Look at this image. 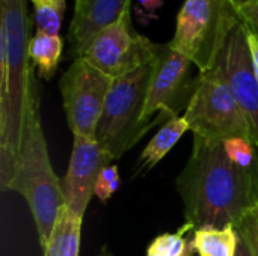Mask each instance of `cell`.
Listing matches in <instances>:
<instances>
[{"label": "cell", "mask_w": 258, "mask_h": 256, "mask_svg": "<svg viewBox=\"0 0 258 256\" xmlns=\"http://www.w3.org/2000/svg\"><path fill=\"white\" fill-rule=\"evenodd\" d=\"M242 21L230 0H184L168 44L206 72L218 65L228 36Z\"/></svg>", "instance_id": "obj_4"}, {"label": "cell", "mask_w": 258, "mask_h": 256, "mask_svg": "<svg viewBox=\"0 0 258 256\" xmlns=\"http://www.w3.org/2000/svg\"><path fill=\"white\" fill-rule=\"evenodd\" d=\"M239 14L242 17V20L255 32L258 33V0H255L254 3L239 9Z\"/></svg>", "instance_id": "obj_22"}, {"label": "cell", "mask_w": 258, "mask_h": 256, "mask_svg": "<svg viewBox=\"0 0 258 256\" xmlns=\"http://www.w3.org/2000/svg\"><path fill=\"white\" fill-rule=\"evenodd\" d=\"M248 44H249V50H251V59H252L254 72H255V77H257L258 81V33H255L249 26H248Z\"/></svg>", "instance_id": "obj_23"}, {"label": "cell", "mask_w": 258, "mask_h": 256, "mask_svg": "<svg viewBox=\"0 0 258 256\" xmlns=\"http://www.w3.org/2000/svg\"><path fill=\"white\" fill-rule=\"evenodd\" d=\"M183 116L194 136L218 142L231 137L251 140L249 125L219 62L212 69L198 72Z\"/></svg>", "instance_id": "obj_6"}, {"label": "cell", "mask_w": 258, "mask_h": 256, "mask_svg": "<svg viewBox=\"0 0 258 256\" xmlns=\"http://www.w3.org/2000/svg\"><path fill=\"white\" fill-rule=\"evenodd\" d=\"M63 50V41L59 35H48L36 30L29 42V56L38 71V77L50 80L59 66Z\"/></svg>", "instance_id": "obj_16"}, {"label": "cell", "mask_w": 258, "mask_h": 256, "mask_svg": "<svg viewBox=\"0 0 258 256\" xmlns=\"http://www.w3.org/2000/svg\"><path fill=\"white\" fill-rule=\"evenodd\" d=\"M9 190L18 193L27 202L39 244L44 249L65 207V199L62 181L56 177L48 157L39 113V92L33 97L27 112L23 142Z\"/></svg>", "instance_id": "obj_3"}, {"label": "cell", "mask_w": 258, "mask_h": 256, "mask_svg": "<svg viewBox=\"0 0 258 256\" xmlns=\"http://www.w3.org/2000/svg\"><path fill=\"white\" fill-rule=\"evenodd\" d=\"M240 237V235H239ZM236 256H254L252 250L249 249L248 243L240 237V241H239V249H237V255Z\"/></svg>", "instance_id": "obj_25"}, {"label": "cell", "mask_w": 258, "mask_h": 256, "mask_svg": "<svg viewBox=\"0 0 258 256\" xmlns=\"http://www.w3.org/2000/svg\"><path fill=\"white\" fill-rule=\"evenodd\" d=\"M100 256H101V255H100Z\"/></svg>", "instance_id": "obj_30"}, {"label": "cell", "mask_w": 258, "mask_h": 256, "mask_svg": "<svg viewBox=\"0 0 258 256\" xmlns=\"http://www.w3.org/2000/svg\"><path fill=\"white\" fill-rule=\"evenodd\" d=\"M194 63L181 53L172 50L169 44H162L154 62V69L148 88L142 124L148 127L150 118L162 112L168 119L178 116L177 109L187 92L192 94L195 80H190Z\"/></svg>", "instance_id": "obj_9"}, {"label": "cell", "mask_w": 258, "mask_h": 256, "mask_svg": "<svg viewBox=\"0 0 258 256\" xmlns=\"http://www.w3.org/2000/svg\"><path fill=\"white\" fill-rule=\"evenodd\" d=\"M138 2L145 12V20L156 18L157 9H160L163 6V0H138Z\"/></svg>", "instance_id": "obj_24"}, {"label": "cell", "mask_w": 258, "mask_h": 256, "mask_svg": "<svg viewBox=\"0 0 258 256\" xmlns=\"http://www.w3.org/2000/svg\"><path fill=\"white\" fill-rule=\"evenodd\" d=\"M224 149L228 158L243 167V169H254L257 163V148L249 139L245 137H231L224 140Z\"/></svg>", "instance_id": "obj_19"}, {"label": "cell", "mask_w": 258, "mask_h": 256, "mask_svg": "<svg viewBox=\"0 0 258 256\" xmlns=\"http://www.w3.org/2000/svg\"><path fill=\"white\" fill-rule=\"evenodd\" d=\"M73 151L67 174L62 180L65 208L83 217L94 196V187L101 170L113 161V157L89 137H73Z\"/></svg>", "instance_id": "obj_11"}, {"label": "cell", "mask_w": 258, "mask_h": 256, "mask_svg": "<svg viewBox=\"0 0 258 256\" xmlns=\"http://www.w3.org/2000/svg\"><path fill=\"white\" fill-rule=\"evenodd\" d=\"M187 130L190 128L184 116H174L168 119L142 149L136 167V175L153 170L165 158V155L177 145V142L184 136Z\"/></svg>", "instance_id": "obj_13"}, {"label": "cell", "mask_w": 258, "mask_h": 256, "mask_svg": "<svg viewBox=\"0 0 258 256\" xmlns=\"http://www.w3.org/2000/svg\"><path fill=\"white\" fill-rule=\"evenodd\" d=\"M160 45L135 30L128 11L89 42L82 59L107 77L118 78L153 62Z\"/></svg>", "instance_id": "obj_8"}, {"label": "cell", "mask_w": 258, "mask_h": 256, "mask_svg": "<svg viewBox=\"0 0 258 256\" xmlns=\"http://www.w3.org/2000/svg\"><path fill=\"white\" fill-rule=\"evenodd\" d=\"M189 240L194 253L198 256H236L239 249V232L234 226H204L192 232Z\"/></svg>", "instance_id": "obj_14"}, {"label": "cell", "mask_w": 258, "mask_h": 256, "mask_svg": "<svg viewBox=\"0 0 258 256\" xmlns=\"http://www.w3.org/2000/svg\"><path fill=\"white\" fill-rule=\"evenodd\" d=\"M82 225L83 217L73 214L63 207L51 237L44 247V256H79Z\"/></svg>", "instance_id": "obj_15"}, {"label": "cell", "mask_w": 258, "mask_h": 256, "mask_svg": "<svg viewBox=\"0 0 258 256\" xmlns=\"http://www.w3.org/2000/svg\"><path fill=\"white\" fill-rule=\"evenodd\" d=\"M113 78L85 59H74L59 81L63 110L73 137L95 139V131Z\"/></svg>", "instance_id": "obj_7"}, {"label": "cell", "mask_w": 258, "mask_h": 256, "mask_svg": "<svg viewBox=\"0 0 258 256\" xmlns=\"http://www.w3.org/2000/svg\"><path fill=\"white\" fill-rule=\"evenodd\" d=\"M119 170L116 164H109L106 166L101 174L98 175V180L95 183L94 187V196H97V199L103 204H106L112 195L118 190L119 187Z\"/></svg>", "instance_id": "obj_20"}, {"label": "cell", "mask_w": 258, "mask_h": 256, "mask_svg": "<svg viewBox=\"0 0 258 256\" xmlns=\"http://www.w3.org/2000/svg\"><path fill=\"white\" fill-rule=\"evenodd\" d=\"M0 190L8 192L38 83L29 56L30 18L26 0H0Z\"/></svg>", "instance_id": "obj_2"}, {"label": "cell", "mask_w": 258, "mask_h": 256, "mask_svg": "<svg viewBox=\"0 0 258 256\" xmlns=\"http://www.w3.org/2000/svg\"><path fill=\"white\" fill-rule=\"evenodd\" d=\"M233 5H234V8L239 11V9H242V8H245V6H248V5H251V3H254L255 0H230Z\"/></svg>", "instance_id": "obj_26"}, {"label": "cell", "mask_w": 258, "mask_h": 256, "mask_svg": "<svg viewBox=\"0 0 258 256\" xmlns=\"http://www.w3.org/2000/svg\"><path fill=\"white\" fill-rule=\"evenodd\" d=\"M132 8V0H76L68 29V56L79 59L89 42L106 27L116 23Z\"/></svg>", "instance_id": "obj_12"}, {"label": "cell", "mask_w": 258, "mask_h": 256, "mask_svg": "<svg viewBox=\"0 0 258 256\" xmlns=\"http://www.w3.org/2000/svg\"><path fill=\"white\" fill-rule=\"evenodd\" d=\"M154 62L156 59L112 81L95 139L113 160L121 158L148 130L142 124V113Z\"/></svg>", "instance_id": "obj_5"}, {"label": "cell", "mask_w": 258, "mask_h": 256, "mask_svg": "<svg viewBox=\"0 0 258 256\" xmlns=\"http://www.w3.org/2000/svg\"><path fill=\"white\" fill-rule=\"evenodd\" d=\"M254 175H255V186H257V193H258V149H257V163L254 166Z\"/></svg>", "instance_id": "obj_27"}, {"label": "cell", "mask_w": 258, "mask_h": 256, "mask_svg": "<svg viewBox=\"0 0 258 256\" xmlns=\"http://www.w3.org/2000/svg\"><path fill=\"white\" fill-rule=\"evenodd\" d=\"M236 231L248 243L254 256H258V201L240 219Z\"/></svg>", "instance_id": "obj_21"}, {"label": "cell", "mask_w": 258, "mask_h": 256, "mask_svg": "<svg viewBox=\"0 0 258 256\" xmlns=\"http://www.w3.org/2000/svg\"><path fill=\"white\" fill-rule=\"evenodd\" d=\"M219 63L249 125L251 142L258 149V81L252 66L248 26L245 21L239 23L228 36Z\"/></svg>", "instance_id": "obj_10"}, {"label": "cell", "mask_w": 258, "mask_h": 256, "mask_svg": "<svg viewBox=\"0 0 258 256\" xmlns=\"http://www.w3.org/2000/svg\"><path fill=\"white\" fill-rule=\"evenodd\" d=\"M33 6L36 30L48 35H59L67 11L65 0H29Z\"/></svg>", "instance_id": "obj_17"}, {"label": "cell", "mask_w": 258, "mask_h": 256, "mask_svg": "<svg viewBox=\"0 0 258 256\" xmlns=\"http://www.w3.org/2000/svg\"><path fill=\"white\" fill-rule=\"evenodd\" d=\"M189 232H194V226L186 222L175 232L156 237L147 249V256H183L189 246V240L186 238Z\"/></svg>", "instance_id": "obj_18"}, {"label": "cell", "mask_w": 258, "mask_h": 256, "mask_svg": "<svg viewBox=\"0 0 258 256\" xmlns=\"http://www.w3.org/2000/svg\"><path fill=\"white\" fill-rule=\"evenodd\" d=\"M101 256H113L107 249H103V252H101Z\"/></svg>", "instance_id": "obj_29"}, {"label": "cell", "mask_w": 258, "mask_h": 256, "mask_svg": "<svg viewBox=\"0 0 258 256\" xmlns=\"http://www.w3.org/2000/svg\"><path fill=\"white\" fill-rule=\"evenodd\" d=\"M183 256H194V250H192V247H190V243H189V246H187V249H186V252H184V255Z\"/></svg>", "instance_id": "obj_28"}, {"label": "cell", "mask_w": 258, "mask_h": 256, "mask_svg": "<svg viewBox=\"0 0 258 256\" xmlns=\"http://www.w3.org/2000/svg\"><path fill=\"white\" fill-rule=\"evenodd\" d=\"M186 222L194 231L204 226H237L258 201L254 169L234 164L224 142L192 139L190 157L177 178Z\"/></svg>", "instance_id": "obj_1"}]
</instances>
